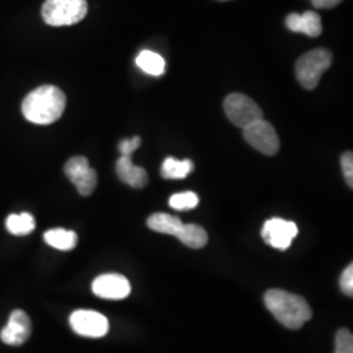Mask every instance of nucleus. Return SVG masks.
<instances>
[{
	"label": "nucleus",
	"instance_id": "1",
	"mask_svg": "<svg viewBox=\"0 0 353 353\" xmlns=\"http://www.w3.org/2000/svg\"><path fill=\"white\" fill-rule=\"evenodd\" d=\"M65 109L63 92L54 85H42L30 92L21 105L26 119L34 125H51L57 122Z\"/></svg>",
	"mask_w": 353,
	"mask_h": 353
},
{
	"label": "nucleus",
	"instance_id": "2",
	"mask_svg": "<svg viewBox=\"0 0 353 353\" xmlns=\"http://www.w3.org/2000/svg\"><path fill=\"white\" fill-rule=\"evenodd\" d=\"M265 303L272 316L290 330L303 327L313 316V312L303 297L285 290H268L265 294Z\"/></svg>",
	"mask_w": 353,
	"mask_h": 353
},
{
	"label": "nucleus",
	"instance_id": "3",
	"mask_svg": "<svg viewBox=\"0 0 353 353\" xmlns=\"http://www.w3.org/2000/svg\"><path fill=\"white\" fill-rule=\"evenodd\" d=\"M41 13L49 26H74L87 16L88 3L87 0H46Z\"/></svg>",
	"mask_w": 353,
	"mask_h": 353
},
{
	"label": "nucleus",
	"instance_id": "4",
	"mask_svg": "<svg viewBox=\"0 0 353 353\" xmlns=\"http://www.w3.org/2000/svg\"><path fill=\"white\" fill-rule=\"evenodd\" d=\"M332 63V54L327 49H314L303 54L296 63V76L303 88L313 90L322 75Z\"/></svg>",
	"mask_w": 353,
	"mask_h": 353
},
{
	"label": "nucleus",
	"instance_id": "5",
	"mask_svg": "<svg viewBox=\"0 0 353 353\" xmlns=\"http://www.w3.org/2000/svg\"><path fill=\"white\" fill-rule=\"evenodd\" d=\"M224 110L229 121L241 128L263 119L262 109L250 97L242 93L229 94L224 101Z\"/></svg>",
	"mask_w": 353,
	"mask_h": 353
},
{
	"label": "nucleus",
	"instance_id": "6",
	"mask_svg": "<svg viewBox=\"0 0 353 353\" xmlns=\"http://www.w3.org/2000/svg\"><path fill=\"white\" fill-rule=\"evenodd\" d=\"M243 138L256 151L265 156H275L280 148V140L275 128L265 119H261L243 128Z\"/></svg>",
	"mask_w": 353,
	"mask_h": 353
},
{
	"label": "nucleus",
	"instance_id": "7",
	"mask_svg": "<svg viewBox=\"0 0 353 353\" xmlns=\"http://www.w3.org/2000/svg\"><path fill=\"white\" fill-rule=\"evenodd\" d=\"M64 173L83 196L90 195L97 186V173L84 156L71 157L64 165Z\"/></svg>",
	"mask_w": 353,
	"mask_h": 353
},
{
	"label": "nucleus",
	"instance_id": "8",
	"mask_svg": "<svg viewBox=\"0 0 353 353\" xmlns=\"http://www.w3.org/2000/svg\"><path fill=\"white\" fill-rule=\"evenodd\" d=\"M70 325L77 335L102 338L109 332V321L99 312L76 310L70 316Z\"/></svg>",
	"mask_w": 353,
	"mask_h": 353
},
{
	"label": "nucleus",
	"instance_id": "9",
	"mask_svg": "<svg viewBox=\"0 0 353 353\" xmlns=\"http://www.w3.org/2000/svg\"><path fill=\"white\" fill-rule=\"evenodd\" d=\"M297 234L299 228L294 223L279 217L267 220L262 228V239L265 243L283 252L290 248L292 241L297 237Z\"/></svg>",
	"mask_w": 353,
	"mask_h": 353
},
{
	"label": "nucleus",
	"instance_id": "10",
	"mask_svg": "<svg viewBox=\"0 0 353 353\" xmlns=\"http://www.w3.org/2000/svg\"><path fill=\"white\" fill-rule=\"evenodd\" d=\"M92 290L105 300H123L131 293V284L123 275L103 274L94 279Z\"/></svg>",
	"mask_w": 353,
	"mask_h": 353
},
{
	"label": "nucleus",
	"instance_id": "11",
	"mask_svg": "<svg viewBox=\"0 0 353 353\" xmlns=\"http://www.w3.org/2000/svg\"><path fill=\"white\" fill-rule=\"evenodd\" d=\"M32 334V322L24 310H13L8 323L0 332V339L8 345L24 344Z\"/></svg>",
	"mask_w": 353,
	"mask_h": 353
},
{
	"label": "nucleus",
	"instance_id": "12",
	"mask_svg": "<svg viewBox=\"0 0 353 353\" xmlns=\"http://www.w3.org/2000/svg\"><path fill=\"white\" fill-rule=\"evenodd\" d=\"M119 179L134 189H144L148 183V174L144 168L132 163V156H121L115 165Z\"/></svg>",
	"mask_w": 353,
	"mask_h": 353
},
{
	"label": "nucleus",
	"instance_id": "13",
	"mask_svg": "<svg viewBox=\"0 0 353 353\" xmlns=\"http://www.w3.org/2000/svg\"><path fill=\"white\" fill-rule=\"evenodd\" d=\"M285 24L290 32L303 33L309 37H318L322 33L321 16L313 11H307L303 14L290 13L285 19Z\"/></svg>",
	"mask_w": 353,
	"mask_h": 353
},
{
	"label": "nucleus",
	"instance_id": "14",
	"mask_svg": "<svg viewBox=\"0 0 353 353\" xmlns=\"http://www.w3.org/2000/svg\"><path fill=\"white\" fill-rule=\"evenodd\" d=\"M43 240L49 246L57 250L70 252L75 249L77 245V234L74 230H65L62 228H57V229L48 230L43 234Z\"/></svg>",
	"mask_w": 353,
	"mask_h": 353
},
{
	"label": "nucleus",
	"instance_id": "15",
	"mask_svg": "<svg viewBox=\"0 0 353 353\" xmlns=\"http://www.w3.org/2000/svg\"><path fill=\"white\" fill-rule=\"evenodd\" d=\"M176 237L191 249H202L208 242L207 232L195 224H183L178 230Z\"/></svg>",
	"mask_w": 353,
	"mask_h": 353
},
{
	"label": "nucleus",
	"instance_id": "16",
	"mask_svg": "<svg viewBox=\"0 0 353 353\" xmlns=\"http://www.w3.org/2000/svg\"><path fill=\"white\" fill-rule=\"evenodd\" d=\"M147 224L152 230H154L157 233L169 234V236H174V237L178 233V230L183 225L181 219L169 214H152L151 217L148 219Z\"/></svg>",
	"mask_w": 353,
	"mask_h": 353
},
{
	"label": "nucleus",
	"instance_id": "17",
	"mask_svg": "<svg viewBox=\"0 0 353 353\" xmlns=\"http://www.w3.org/2000/svg\"><path fill=\"white\" fill-rule=\"evenodd\" d=\"M137 65L148 75L161 76L165 74L164 58L154 51H140L139 55L137 57Z\"/></svg>",
	"mask_w": 353,
	"mask_h": 353
},
{
	"label": "nucleus",
	"instance_id": "18",
	"mask_svg": "<svg viewBox=\"0 0 353 353\" xmlns=\"http://www.w3.org/2000/svg\"><path fill=\"white\" fill-rule=\"evenodd\" d=\"M194 172L191 160H176L174 157L165 159L161 166V176L165 179H183Z\"/></svg>",
	"mask_w": 353,
	"mask_h": 353
},
{
	"label": "nucleus",
	"instance_id": "19",
	"mask_svg": "<svg viewBox=\"0 0 353 353\" xmlns=\"http://www.w3.org/2000/svg\"><path fill=\"white\" fill-rule=\"evenodd\" d=\"M6 228L13 236H28L34 230L36 221L34 217L28 212L12 214L7 217Z\"/></svg>",
	"mask_w": 353,
	"mask_h": 353
},
{
	"label": "nucleus",
	"instance_id": "20",
	"mask_svg": "<svg viewBox=\"0 0 353 353\" xmlns=\"http://www.w3.org/2000/svg\"><path fill=\"white\" fill-rule=\"evenodd\" d=\"M199 204V198L195 192L192 191H186V192H179L170 196L169 199V205L176 210V211H188V210H194Z\"/></svg>",
	"mask_w": 353,
	"mask_h": 353
},
{
	"label": "nucleus",
	"instance_id": "21",
	"mask_svg": "<svg viewBox=\"0 0 353 353\" xmlns=\"http://www.w3.org/2000/svg\"><path fill=\"white\" fill-rule=\"evenodd\" d=\"M334 353H353V336L350 330L341 328L338 331L335 338V352Z\"/></svg>",
	"mask_w": 353,
	"mask_h": 353
},
{
	"label": "nucleus",
	"instance_id": "22",
	"mask_svg": "<svg viewBox=\"0 0 353 353\" xmlns=\"http://www.w3.org/2000/svg\"><path fill=\"white\" fill-rule=\"evenodd\" d=\"M341 169L343 174L345 178L347 185L352 189L353 188V154L352 152H345L341 156Z\"/></svg>",
	"mask_w": 353,
	"mask_h": 353
},
{
	"label": "nucleus",
	"instance_id": "23",
	"mask_svg": "<svg viewBox=\"0 0 353 353\" xmlns=\"http://www.w3.org/2000/svg\"><path fill=\"white\" fill-rule=\"evenodd\" d=\"M341 290L344 294L352 297L353 296V265H350L341 274Z\"/></svg>",
	"mask_w": 353,
	"mask_h": 353
},
{
	"label": "nucleus",
	"instance_id": "24",
	"mask_svg": "<svg viewBox=\"0 0 353 353\" xmlns=\"http://www.w3.org/2000/svg\"><path fill=\"white\" fill-rule=\"evenodd\" d=\"M141 144L139 137H134L132 139L122 140L118 145V150L121 152V156H132V153L137 151Z\"/></svg>",
	"mask_w": 353,
	"mask_h": 353
},
{
	"label": "nucleus",
	"instance_id": "25",
	"mask_svg": "<svg viewBox=\"0 0 353 353\" xmlns=\"http://www.w3.org/2000/svg\"><path fill=\"white\" fill-rule=\"evenodd\" d=\"M313 7L319 8V10H330L336 7L338 4H341L343 0H310Z\"/></svg>",
	"mask_w": 353,
	"mask_h": 353
}]
</instances>
